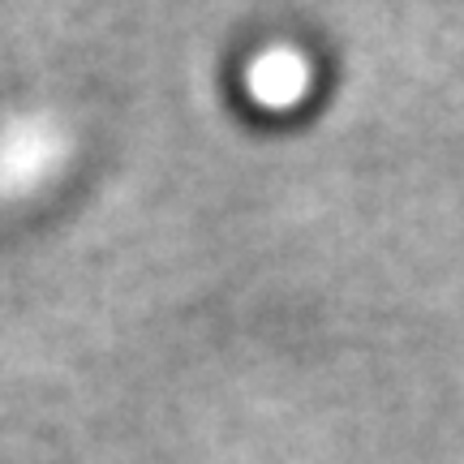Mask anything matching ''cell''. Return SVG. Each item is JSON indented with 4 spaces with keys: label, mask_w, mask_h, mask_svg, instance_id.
Here are the masks:
<instances>
[{
    "label": "cell",
    "mask_w": 464,
    "mask_h": 464,
    "mask_svg": "<svg viewBox=\"0 0 464 464\" xmlns=\"http://www.w3.org/2000/svg\"><path fill=\"white\" fill-rule=\"evenodd\" d=\"M258 91L271 95V100H288L297 91V73L288 65H263L258 69Z\"/></svg>",
    "instance_id": "6da1fadb"
}]
</instances>
